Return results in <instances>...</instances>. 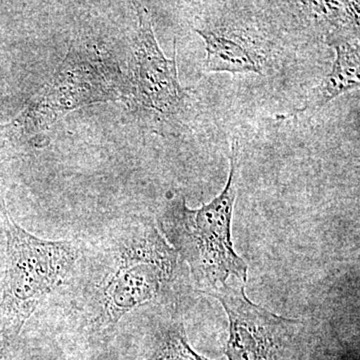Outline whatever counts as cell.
Masks as SVG:
<instances>
[{"label": "cell", "instance_id": "1", "mask_svg": "<svg viewBox=\"0 0 360 360\" xmlns=\"http://www.w3.org/2000/svg\"><path fill=\"white\" fill-rule=\"evenodd\" d=\"M79 310L91 333H108L125 315L168 302L184 262L151 220L139 219L99 245L87 264Z\"/></svg>", "mask_w": 360, "mask_h": 360}, {"label": "cell", "instance_id": "2", "mask_svg": "<svg viewBox=\"0 0 360 360\" xmlns=\"http://www.w3.org/2000/svg\"><path fill=\"white\" fill-rule=\"evenodd\" d=\"M238 142L231 146V170L224 191L207 205L189 208L184 196L167 203L158 219L163 238L188 265L198 292L226 285L229 277L248 281V266L233 248L231 222L238 184Z\"/></svg>", "mask_w": 360, "mask_h": 360}, {"label": "cell", "instance_id": "3", "mask_svg": "<svg viewBox=\"0 0 360 360\" xmlns=\"http://www.w3.org/2000/svg\"><path fill=\"white\" fill-rule=\"evenodd\" d=\"M6 236L0 293V343L13 345L42 300L58 288L82 258L77 240H46L14 221L0 195Z\"/></svg>", "mask_w": 360, "mask_h": 360}, {"label": "cell", "instance_id": "4", "mask_svg": "<svg viewBox=\"0 0 360 360\" xmlns=\"http://www.w3.org/2000/svg\"><path fill=\"white\" fill-rule=\"evenodd\" d=\"M127 98V80L117 66L104 60L98 52L71 46L51 79L9 127L26 139H42L71 111Z\"/></svg>", "mask_w": 360, "mask_h": 360}, {"label": "cell", "instance_id": "5", "mask_svg": "<svg viewBox=\"0 0 360 360\" xmlns=\"http://www.w3.org/2000/svg\"><path fill=\"white\" fill-rule=\"evenodd\" d=\"M217 298L226 312L229 360H302L307 323L286 319L255 304L240 288L224 285L206 293Z\"/></svg>", "mask_w": 360, "mask_h": 360}, {"label": "cell", "instance_id": "6", "mask_svg": "<svg viewBox=\"0 0 360 360\" xmlns=\"http://www.w3.org/2000/svg\"><path fill=\"white\" fill-rule=\"evenodd\" d=\"M137 28L132 39L130 75L127 80V99L139 110L179 120L191 105V89L182 86L177 70L176 44L174 56L161 51L150 15L146 7L136 4Z\"/></svg>", "mask_w": 360, "mask_h": 360}, {"label": "cell", "instance_id": "7", "mask_svg": "<svg viewBox=\"0 0 360 360\" xmlns=\"http://www.w3.org/2000/svg\"><path fill=\"white\" fill-rule=\"evenodd\" d=\"M357 35V34H354ZM347 32H333L328 44L335 49L336 58L333 70L311 92L304 105L290 115L291 117L307 111L319 110L338 96L359 89L360 84V52L359 37L352 39Z\"/></svg>", "mask_w": 360, "mask_h": 360}, {"label": "cell", "instance_id": "8", "mask_svg": "<svg viewBox=\"0 0 360 360\" xmlns=\"http://www.w3.org/2000/svg\"><path fill=\"white\" fill-rule=\"evenodd\" d=\"M194 30L205 41V72H262V56L255 53L245 39L220 28L203 26Z\"/></svg>", "mask_w": 360, "mask_h": 360}, {"label": "cell", "instance_id": "9", "mask_svg": "<svg viewBox=\"0 0 360 360\" xmlns=\"http://www.w3.org/2000/svg\"><path fill=\"white\" fill-rule=\"evenodd\" d=\"M143 360H208L196 354L187 338L184 322L170 317L158 326Z\"/></svg>", "mask_w": 360, "mask_h": 360}, {"label": "cell", "instance_id": "10", "mask_svg": "<svg viewBox=\"0 0 360 360\" xmlns=\"http://www.w3.org/2000/svg\"><path fill=\"white\" fill-rule=\"evenodd\" d=\"M13 345L0 343V360H15L13 352H11Z\"/></svg>", "mask_w": 360, "mask_h": 360}]
</instances>
